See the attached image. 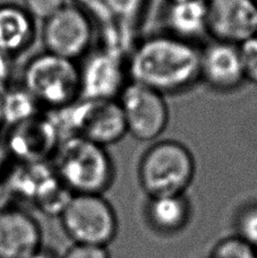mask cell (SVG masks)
Wrapping results in <instances>:
<instances>
[{
    "label": "cell",
    "instance_id": "cell-1",
    "mask_svg": "<svg viewBox=\"0 0 257 258\" xmlns=\"http://www.w3.org/2000/svg\"><path fill=\"white\" fill-rule=\"evenodd\" d=\"M201 49L169 33L141 40L127 57L131 82L162 95L183 93L200 81Z\"/></svg>",
    "mask_w": 257,
    "mask_h": 258
},
{
    "label": "cell",
    "instance_id": "cell-2",
    "mask_svg": "<svg viewBox=\"0 0 257 258\" xmlns=\"http://www.w3.org/2000/svg\"><path fill=\"white\" fill-rule=\"evenodd\" d=\"M52 161L58 179L73 195H104L116 178L107 147L79 136L61 140Z\"/></svg>",
    "mask_w": 257,
    "mask_h": 258
},
{
    "label": "cell",
    "instance_id": "cell-3",
    "mask_svg": "<svg viewBox=\"0 0 257 258\" xmlns=\"http://www.w3.org/2000/svg\"><path fill=\"white\" fill-rule=\"evenodd\" d=\"M196 174V161L186 145L178 141L153 143L137 167L140 186L148 197L186 194Z\"/></svg>",
    "mask_w": 257,
    "mask_h": 258
},
{
    "label": "cell",
    "instance_id": "cell-4",
    "mask_svg": "<svg viewBox=\"0 0 257 258\" xmlns=\"http://www.w3.org/2000/svg\"><path fill=\"white\" fill-rule=\"evenodd\" d=\"M61 138L79 136L103 147L117 144L128 132L118 100L80 99L66 108L50 111Z\"/></svg>",
    "mask_w": 257,
    "mask_h": 258
},
{
    "label": "cell",
    "instance_id": "cell-5",
    "mask_svg": "<svg viewBox=\"0 0 257 258\" xmlns=\"http://www.w3.org/2000/svg\"><path fill=\"white\" fill-rule=\"evenodd\" d=\"M21 84L49 111L66 108L82 96L80 64L45 51L26 62Z\"/></svg>",
    "mask_w": 257,
    "mask_h": 258
},
{
    "label": "cell",
    "instance_id": "cell-6",
    "mask_svg": "<svg viewBox=\"0 0 257 258\" xmlns=\"http://www.w3.org/2000/svg\"><path fill=\"white\" fill-rule=\"evenodd\" d=\"M60 221L74 243L108 247L119 231L117 212L104 195H73Z\"/></svg>",
    "mask_w": 257,
    "mask_h": 258
},
{
    "label": "cell",
    "instance_id": "cell-7",
    "mask_svg": "<svg viewBox=\"0 0 257 258\" xmlns=\"http://www.w3.org/2000/svg\"><path fill=\"white\" fill-rule=\"evenodd\" d=\"M95 23L83 8L68 3L42 23L41 42L45 52L77 61L92 51Z\"/></svg>",
    "mask_w": 257,
    "mask_h": 258
},
{
    "label": "cell",
    "instance_id": "cell-8",
    "mask_svg": "<svg viewBox=\"0 0 257 258\" xmlns=\"http://www.w3.org/2000/svg\"><path fill=\"white\" fill-rule=\"evenodd\" d=\"M127 132L140 142L158 140L166 132L170 112L166 96L130 82L119 96Z\"/></svg>",
    "mask_w": 257,
    "mask_h": 258
},
{
    "label": "cell",
    "instance_id": "cell-9",
    "mask_svg": "<svg viewBox=\"0 0 257 258\" xmlns=\"http://www.w3.org/2000/svg\"><path fill=\"white\" fill-rule=\"evenodd\" d=\"M80 72L81 99L118 100L131 82L126 56L103 47L86 54Z\"/></svg>",
    "mask_w": 257,
    "mask_h": 258
},
{
    "label": "cell",
    "instance_id": "cell-10",
    "mask_svg": "<svg viewBox=\"0 0 257 258\" xmlns=\"http://www.w3.org/2000/svg\"><path fill=\"white\" fill-rule=\"evenodd\" d=\"M61 135L49 114H39L9 127L5 138L11 159L18 163H45L52 159L61 142Z\"/></svg>",
    "mask_w": 257,
    "mask_h": 258
},
{
    "label": "cell",
    "instance_id": "cell-11",
    "mask_svg": "<svg viewBox=\"0 0 257 258\" xmlns=\"http://www.w3.org/2000/svg\"><path fill=\"white\" fill-rule=\"evenodd\" d=\"M209 36L214 41L240 45L257 34L254 0H208Z\"/></svg>",
    "mask_w": 257,
    "mask_h": 258
},
{
    "label": "cell",
    "instance_id": "cell-12",
    "mask_svg": "<svg viewBox=\"0 0 257 258\" xmlns=\"http://www.w3.org/2000/svg\"><path fill=\"white\" fill-rule=\"evenodd\" d=\"M99 23L103 31L104 47L126 52L133 22L143 12L146 0H75Z\"/></svg>",
    "mask_w": 257,
    "mask_h": 258
},
{
    "label": "cell",
    "instance_id": "cell-13",
    "mask_svg": "<svg viewBox=\"0 0 257 258\" xmlns=\"http://www.w3.org/2000/svg\"><path fill=\"white\" fill-rule=\"evenodd\" d=\"M200 81L219 93H230L246 82L239 45L212 40L201 49Z\"/></svg>",
    "mask_w": 257,
    "mask_h": 258
},
{
    "label": "cell",
    "instance_id": "cell-14",
    "mask_svg": "<svg viewBox=\"0 0 257 258\" xmlns=\"http://www.w3.org/2000/svg\"><path fill=\"white\" fill-rule=\"evenodd\" d=\"M42 229L18 206H0V258H26L42 247Z\"/></svg>",
    "mask_w": 257,
    "mask_h": 258
},
{
    "label": "cell",
    "instance_id": "cell-15",
    "mask_svg": "<svg viewBox=\"0 0 257 258\" xmlns=\"http://www.w3.org/2000/svg\"><path fill=\"white\" fill-rule=\"evenodd\" d=\"M151 230L161 236H174L187 228L191 219V204L186 194L149 197L144 210Z\"/></svg>",
    "mask_w": 257,
    "mask_h": 258
},
{
    "label": "cell",
    "instance_id": "cell-16",
    "mask_svg": "<svg viewBox=\"0 0 257 258\" xmlns=\"http://www.w3.org/2000/svg\"><path fill=\"white\" fill-rule=\"evenodd\" d=\"M35 38V21L24 7L0 5V53L16 58L33 44Z\"/></svg>",
    "mask_w": 257,
    "mask_h": 258
},
{
    "label": "cell",
    "instance_id": "cell-17",
    "mask_svg": "<svg viewBox=\"0 0 257 258\" xmlns=\"http://www.w3.org/2000/svg\"><path fill=\"white\" fill-rule=\"evenodd\" d=\"M168 33L195 43L209 35L208 0H178L169 3L166 13Z\"/></svg>",
    "mask_w": 257,
    "mask_h": 258
},
{
    "label": "cell",
    "instance_id": "cell-18",
    "mask_svg": "<svg viewBox=\"0 0 257 258\" xmlns=\"http://www.w3.org/2000/svg\"><path fill=\"white\" fill-rule=\"evenodd\" d=\"M40 104L21 85H15L3 93L4 125L16 126L40 114Z\"/></svg>",
    "mask_w": 257,
    "mask_h": 258
},
{
    "label": "cell",
    "instance_id": "cell-19",
    "mask_svg": "<svg viewBox=\"0 0 257 258\" xmlns=\"http://www.w3.org/2000/svg\"><path fill=\"white\" fill-rule=\"evenodd\" d=\"M209 258H257V248L232 234L220 239L211 249Z\"/></svg>",
    "mask_w": 257,
    "mask_h": 258
},
{
    "label": "cell",
    "instance_id": "cell-20",
    "mask_svg": "<svg viewBox=\"0 0 257 258\" xmlns=\"http://www.w3.org/2000/svg\"><path fill=\"white\" fill-rule=\"evenodd\" d=\"M235 229V234L257 248V203H249L238 211Z\"/></svg>",
    "mask_w": 257,
    "mask_h": 258
},
{
    "label": "cell",
    "instance_id": "cell-21",
    "mask_svg": "<svg viewBox=\"0 0 257 258\" xmlns=\"http://www.w3.org/2000/svg\"><path fill=\"white\" fill-rule=\"evenodd\" d=\"M70 0H23L22 6L33 17V20L44 22L66 6Z\"/></svg>",
    "mask_w": 257,
    "mask_h": 258
},
{
    "label": "cell",
    "instance_id": "cell-22",
    "mask_svg": "<svg viewBox=\"0 0 257 258\" xmlns=\"http://www.w3.org/2000/svg\"><path fill=\"white\" fill-rule=\"evenodd\" d=\"M246 82L257 85V34L239 45Z\"/></svg>",
    "mask_w": 257,
    "mask_h": 258
},
{
    "label": "cell",
    "instance_id": "cell-23",
    "mask_svg": "<svg viewBox=\"0 0 257 258\" xmlns=\"http://www.w3.org/2000/svg\"><path fill=\"white\" fill-rule=\"evenodd\" d=\"M61 258H111L108 247L73 243Z\"/></svg>",
    "mask_w": 257,
    "mask_h": 258
},
{
    "label": "cell",
    "instance_id": "cell-24",
    "mask_svg": "<svg viewBox=\"0 0 257 258\" xmlns=\"http://www.w3.org/2000/svg\"><path fill=\"white\" fill-rule=\"evenodd\" d=\"M26 258H61V257H59L56 252L52 251L51 249H48V248H44L42 246L40 249L34 251L33 254H31Z\"/></svg>",
    "mask_w": 257,
    "mask_h": 258
},
{
    "label": "cell",
    "instance_id": "cell-25",
    "mask_svg": "<svg viewBox=\"0 0 257 258\" xmlns=\"http://www.w3.org/2000/svg\"><path fill=\"white\" fill-rule=\"evenodd\" d=\"M9 160H11V155H9V152L7 150L6 143L0 140V171L8 164Z\"/></svg>",
    "mask_w": 257,
    "mask_h": 258
},
{
    "label": "cell",
    "instance_id": "cell-26",
    "mask_svg": "<svg viewBox=\"0 0 257 258\" xmlns=\"http://www.w3.org/2000/svg\"><path fill=\"white\" fill-rule=\"evenodd\" d=\"M7 195L6 191V186H5V182L2 178H0V206H3V202L5 196Z\"/></svg>",
    "mask_w": 257,
    "mask_h": 258
},
{
    "label": "cell",
    "instance_id": "cell-27",
    "mask_svg": "<svg viewBox=\"0 0 257 258\" xmlns=\"http://www.w3.org/2000/svg\"><path fill=\"white\" fill-rule=\"evenodd\" d=\"M4 126V113H3V93L0 92V127Z\"/></svg>",
    "mask_w": 257,
    "mask_h": 258
},
{
    "label": "cell",
    "instance_id": "cell-28",
    "mask_svg": "<svg viewBox=\"0 0 257 258\" xmlns=\"http://www.w3.org/2000/svg\"><path fill=\"white\" fill-rule=\"evenodd\" d=\"M172 2H178V0H168V3H172Z\"/></svg>",
    "mask_w": 257,
    "mask_h": 258
},
{
    "label": "cell",
    "instance_id": "cell-29",
    "mask_svg": "<svg viewBox=\"0 0 257 258\" xmlns=\"http://www.w3.org/2000/svg\"><path fill=\"white\" fill-rule=\"evenodd\" d=\"M254 2H255V3H256V4H257V0H254Z\"/></svg>",
    "mask_w": 257,
    "mask_h": 258
}]
</instances>
